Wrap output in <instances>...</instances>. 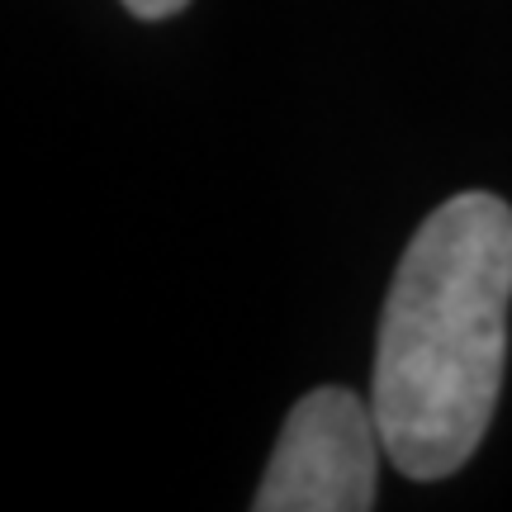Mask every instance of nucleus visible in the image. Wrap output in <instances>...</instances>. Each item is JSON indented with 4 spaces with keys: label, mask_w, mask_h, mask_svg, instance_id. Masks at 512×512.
I'll use <instances>...</instances> for the list:
<instances>
[{
    "label": "nucleus",
    "mask_w": 512,
    "mask_h": 512,
    "mask_svg": "<svg viewBox=\"0 0 512 512\" xmlns=\"http://www.w3.org/2000/svg\"><path fill=\"white\" fill-rule=\"evenodd\" d=\"M124 5L138 19H166V15H176V10H185V0H124Z\"/></svg>",
    "instance_id": "obj_3"
},
{
    "label": "nucleus",
    "mask_w": 512,
    "mask_h": 512,
    "mask_svg": "<svg viewBox=\"0 0 512 512\" xmlns=\"http://www.w3.org/2000/svg\"><path fill=\"white\" fill-rule=\"evenodd\" d=\"M375 408L351 389H313L294 403L261 475L256 512H366L380 470Z\"/></svg>",
    "instance_id": "obj_2"
},
{
    "label": "nucleus",
    "mask_w": 512,
    "mask_h": 512,
    "mask_svg": "<svg viewBox=\"0 0 512 512\" xmlns=\"http://www.w3.org/2000/svg\"><path fill=\"white\" fill-rule=\"evenodd\" d=\"M512 209L465 190L403 252L370 375L384 456L408 479L456 475L489 432L508 361Z\"/></svg>",
    "instance_id": "obj_1"
}]
</instances>
